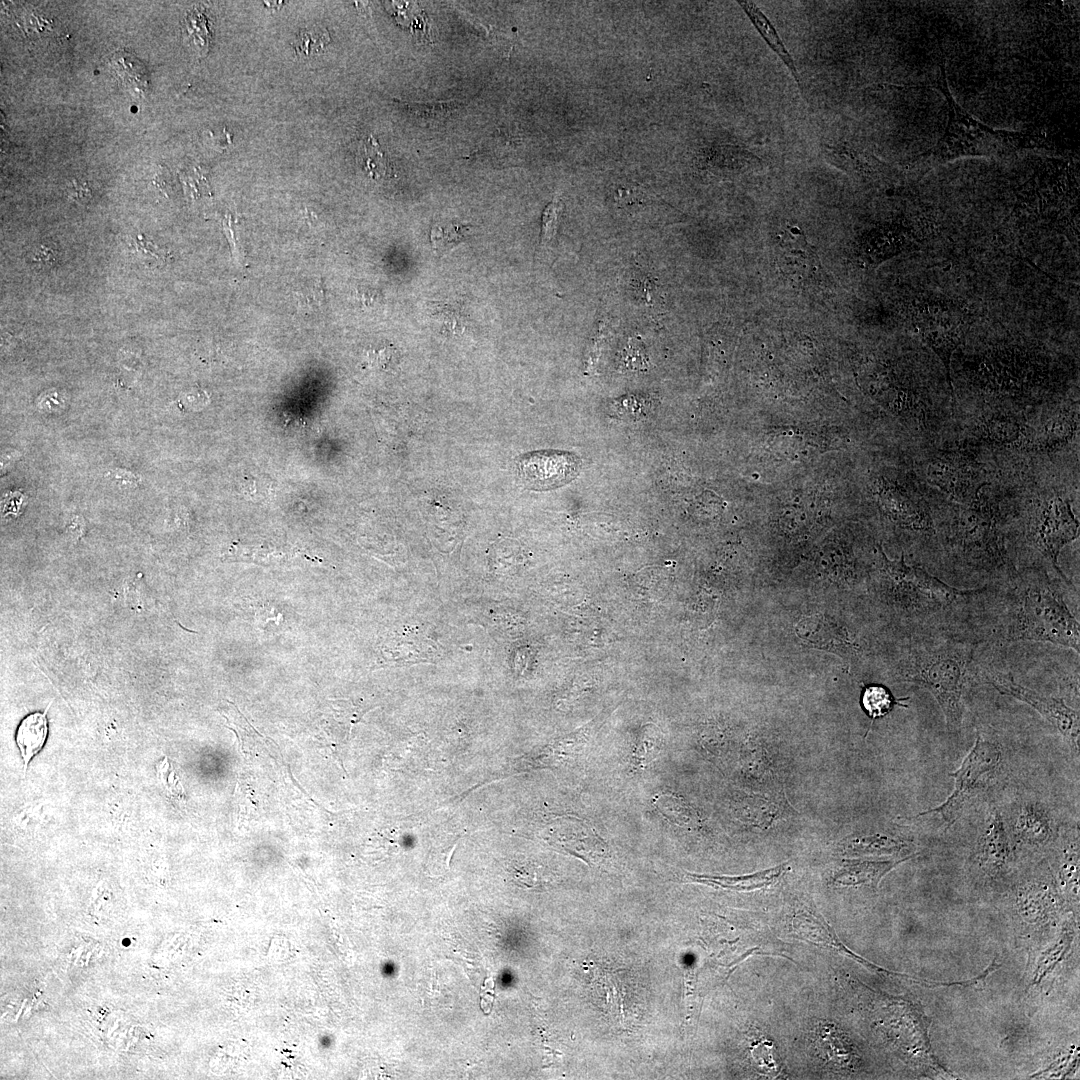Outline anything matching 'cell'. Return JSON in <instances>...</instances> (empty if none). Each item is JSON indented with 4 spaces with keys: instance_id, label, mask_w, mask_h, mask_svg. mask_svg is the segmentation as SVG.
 I'll list each match as a JSON object with an SVG mask.
<instances>
[{
    "instance_id": "obj_1",
    "label": "cell",
    "mask_w": 1080,
    "mask_h": 1080,
    "mask_svg": "<svg viewBox=\"0 0 1080 1080\" xmlns=\"http://www.w3.org/2000/svg\"><path fill=\"white\" fill-rule=\"evenodd\" d=\"M1062 589L1076 590L1037 567L1017 570L1006 581L993 584L983 614L982 644L1045 642L1079 654V622Z\"/></svg>"
},
{
    "instance_id": "obj_2",
    "label": "cell",
    "mask_w": 1080,
    "mask_h": 1080,
    "mask_svg": "<svg viewBox=\"0 0 1080 1080\" xmlns=\"http://www.w3.org/2000/svg\"><path fill=\"white\" fill-rule=\"evenodd\" d=\"M976 639L951 633L911 635L900 675L906 682L928 691L942 710L947 730L962 728L963 695L970 678H975Z\"/></svg>"
},
{
    "instance_id": "obj_3",
    "label": "cell",
    "mask_w": 1080,
    "mask_h": 1080,
    "mask_svg": "<svg viewBox=\"0 0 1080 1080\" xmlns=\"http://www.w3.org/2000/svg\"><path fill=\"white\" fill-rule=\"evenodd\" d=\"M940 538L957 575L972 588L998 584L1017 572L997 510L981 502L957 504L940 527Z\"/></svg>"
},
{
    "instance_id": "obj_4",
    "label": "cell",
    "mask_w": 1080,
    "mask_h": 1080,
    "mask_svg": "<svg viewBox=\"0 0 1080 1080\" xmlns=\"http://www.w3.org/2000/svg\"><path fill=\"white\" fill-rule=\"evenodd\" d=\"M939 67L935 87L945 98L948 121L941 139L923 156L940 164L971 156L1003 158L1031 145L1029 133L994 129L966 112L950 93L944 59Z\"/></svg>"
},
{
    "instance_id": "obj_5",
    "label": "cell",
    "mask_w": 1080,
    "mask_h": 1080,
    "mask_svg": "<svg viewBox=\"0 0 1080 1080\" xmlns=\"http://www.w3.org/2000/svg\"><path fill=\"white\" fill-rule=\"evenodd\" d=\"M907 326L942 361L953 397L951 360L972 325L971 309L957 298L940 292H915L904 305Z\"/></svg>"
},
{
    "instance_id": "obj_6",
    "label": "cell",
    "mask_w": 1080,
    "mask_h": 1080,
    "mask_svg": "<svg viewBox=\"0 0 1080 1080\" xmlns=\"http://www.w3.org/2000/svg\"><path fill=\"white\" fill-rule=\"evenodd\" d=\"M1078 534L1079 521L1066 496L1057 493L1044 496L1036 500L1027 515V544L1045 561L1053 577L1072 587L1058 565V556Z\"/></svg>"
},
{
    "instance_id": "obj_7",
    "label": "cell",
    "mask_w": 1080,
    "mask_h": 1080,
    "mask_svg": "<svg viewBox=\"0 0 1080 1080\" xmlns=\"http://www.w3.org/2000/svg\"><path fill=\"white\" fill-rule=\"evenodd\" d=\"M1002 761L1001 747L987 740L977 731L975 742L960 767L949 776L954 778V789L939 806L919 813L917 816L937 815L948 830L962 815L968 801L985 786L988 778L999 768Z\"/></svg>"
},
{
    "instance_id": "obj_8",
    "label": "cell",
    "mask_w": 1080,
    "mask_h": 1080,
    "mask_svg": "<svg viewBox=\"0 0 1080 1080\" xmlns=\"http://www.w3.org/2000/svg\"><path fill=\"white\" fill-rule=\"evenodd\" d=\"M975 679L991 685L1000 694L1017 699L1037 711L1063 737L1070 751L1079 756V711L1068 706L1063 699L1039 693L1017 683L1013 677L986 665H977Z\"/></svg>"
},
{
    "instance_id": "obj_9",
    "label": "cell",
    "mask_w": 1080,
    "mask_h": 1080,
    "mask_svg": "<svg viewBox=\"0 0 1080 1080\" xmlns=\"http://www.w3.org/2000/svg\"><path fill=\"white\" fill-rule=\"evenodd\" d=\"M969 377L993 392L1015 393L1039 378V368L1029 354L1015 347H1000L975 356L969 363Z\"/></svg>"
},
{
    "instance_id": "obj_10",
    "label": "cell",
    "mask_w": 1080,
    "mask_h": 1080,
    "mask_svg": "<svg viewBox=\"0 0 1080 1080\" xmlns=\"http://www.w3.org/2000/svg\"><path fill=\"white\" fill-rule=\"evenodd\" d=\"M930 484L938 487L957 504L972 505L980 500V490L988 482L985 471L970 455L957 451L941 452L926 468Z\"/></svg>"
},
{
    "instance_id": "obj_11",
    "label": "cell",
    "mask_w": 1080,
    "mask_h": 1080,
    "mask_svg": "<svg viewBox=\"0 0 1080 1080\" xmlns=\"http://www.w3.org/2000/svg\"><path fill=\"white\" fill-rule=\"evenodd\" d=\"M1002 817L1014 852L1016 849H1044L1051 846L1059 834L1060 827L1051 811L1035 799L1016 801Z\"/></svg>"
},
{
    "instance_id": "obj_12",
    "label": "cell",
    "mask_w": 1080,
    "mask_h": 1080,
    "mask_svg": "<svg viewBox=\"0 0 1080 1080\" xmlns=\"http://www.w3.org/2000/svg\"><path fill=\"white\" fill-rule=\"evenodd\" d=\"M517 469L527 488L545 491L572 481L579 473L580 460L569 452L540 450L519 457Z\"/></svg>"
},
{
    "instance_id": "obj_13",
    "label": "cell",
    "mask_w": 1080,
    "mask_h": 1080,
    "mask_svg": "<svg viewBox=\"0 0 1080 1080\" xmlns=\"http://www.w3.org/2000/svg\"><path fill=\"white\" fill-rule=\"evenodd\" d=\"M1013 854L1002 814L997 807L991 806L971 855L972 865L983 877L996 879L1007 872Z\"/></svg>"
},
{
    "instance_id": "obj_14",
    "label": "cell",
    "mask_w": 1080,
    "mask_h": 1080,
    "mask_svg": "<svg viewBox=\"0 0 1080 1080\" xmlns=\"http://www.w3.org/2000/svg\"><path fill=\"white\" fill-rule=\"evenodd\" d=\"M877 497L884 512L900 527L922 535H934L935 523L925 502L885 480L878 484Z\"/></svg>"
},
{
    "instance_id": "obj_15",
    "label": "cell",
    "mask_w": 1080,
    "mask_h": 1080,
    "mask_svg": "<svg viewBox=\"0 0 1080 1080\" xmlns=\"http://www.w3.org/2000/svg\"><path fill=\"white\" fill-rule=\"evenodd\" d=\"M922 245L910 228L890 224L865 233L859 242L858 252L866 265L876 266L904 252L917 251Z\"/></svg>"
},
{
    "instance_id": "obj_16",
    "label": "cell",
    "mask_w": 1080,
    "mask_h": 1080,
    "mask_svg": "<svg viewBox=\"0 0 1080 1080\" xmlns=\"http://www.w3.org/2000/svg\"><path fill=\"white\" fill-rule=\"evenodd\" d=\"M1053 848V874L1062 897L1078 906L1079 900V828L1059 830ZM1053 873V872H1052Z\"/></svg>"
},
{
    "instance_id": "obj_17",
    "label": "cell",
    "mask_w": 1080,
    "mask_h": 1080,
    "mask_svg": "<svg viewBox=\"0 0 1080 1080\" xmlns=\"http://www.w3.org/2000/svg\"><path fill=\"white\" fill-rule=\"evenodd\" d=\"M777 261L786 275L799 280L809 278L819 266L816 253L796 227H789L779 240Z\"/></svg>"
},
{
    "instance_id": "obj_18",
    "label": "cell",
    "mask_w": 1080,
    "mask_h": 1080,
    "mask_svg": "<svg viewBox=\"0 0 1080 1080\" xmlns=\"http://www.w3.org/2000/svg\"><path fill=\"white\" fill-rule=\"evenodd\" d=\"M977 432L989 443L1029 449L1034 430L1011 416L991 415L981 420Z\"/></svg>"
},
{
    "instance_id": "obj_19",
    "label": "cell",
    "mask_w": 1080,
    "mask_h": 1080,
    "mask_svg": "<svg viewBox=\"0 0 1080 1080\" xmlns=\"http://www.w3.org/2000/svg\"><path fill=\"white\" fill-rule=\"evenodd\" d=\"M786 863L776 867L741 876H712L705 874L686 873L688 881L704 884L712 887L733 890L753 891L768 888L784 875L788 870Z\"/></svg>"
},
{
    "instance_id": "obj_20",
    "label": "cell",
    "mask_w": 1080,
    "mask_h": 1080,
    "mask_svg": "<svg viewBox=\"0 0 1080 1080\" xmlns=\"http://www.w3.org/2000/svg\"><path fill=\"white\" fill-rule=\"evenodd\" d=\"M911 857L886 861L846 860L834 874L833 882L840 886L867 885L876 888L888 872Z\"/></svg>"
},
{
    "instance_id": "obj_21",
    "label": "cell",
    "mask_w": 1080,
    "mask_h": 1080,
    "mask_svg": "<svg viewBox=\"0 0 1080 1080\" xmlns=\"http://www.w3.org/2000/svg\"><path fill=\"white\" fill-rule=\"evenodd\" d=\"M793 928L802 938L809 941L826 945L837 949L840 953L851 957L852 959L860 962L870 970L873 968V964L857 956L853 952L849 951L836 937L833 930L827 925V923L815 913L811 911H800L793 919Z\"/></svg>"
},
{
    "instance_id": "obj_22",
    "label": "cell",
    "mask_w": 1080,
    "mask_h": 1080,
    "mask_svg": "<svg viewBox=\"0 0 1080 1080\" xmlns=\"http://www.w3.org/2000/svg\"><path fill=\"white\" fill-rule=\"evenodd\" d=\"M1077 413H1059L1033 432L1029 449L1053 451L1067 444L1078 428Z\"/></svg>"
},
{
    "instance_id": "obj_23",
    "label": "cell",
    "mask_w": 1080,
    "mask_h": 1080,
    "mask_svg": "<svg viewBox=\"0 0 1080 1080\" xmlns=\"http://www.w3.org/2000/svg\"><path fill=\"white\" fill-rule=\"evenodd\" d=\"M27 715L19 724L15 741L26 772L31 759L43 748L48 736L47 710Z\"/></svg>"
},
{
    "instance_id": "obj_24",
    "label": "cell",
    "mask_w": 1080,
    "mask_h": 1080,
    "mask_svg": "<svg viewBox=\"0 0 1080 1080\" xmlns=\"http://www.w3.org/2000/svg\"><path fill=\"white\" fill-rule=\"evenodd\" d=\"M738 4L745 11L750 21L765 40L767 45L779 56L784 65L788 68L789 72L795 79L800 91L803 93V87L800 75L798 73L796 64L793 57L786 48L784 42L778 35L775 27L765 14L755 5L749 1H738Z\"/></svg>"
},
{
    "instance_id": "obj_25",
    "label": "cell",
    "mask_w": 1080,
    "mask_h": 1080,
    "mask_svg": "<svg viewBox=\"0 0 1080 1080\" xmlns=\"http://www.w3.org/2000/svg\"><path fill=\"white\" fill-rule=\"evenodd\" d=\"M851 851L857 854L875 855H910L915 846L908 840L887 834H867L853 838L848 843Z\"/></svg>"
},
{
    "instance_id": "obj_26",
    "label": "cell",
    "mask_w": 1080,
    "mask_h": 1080,
    "mask_svg": "<svg viewBox=\"0 0 1080 1080\" xmlns=\"http://www.w3.org/2000/svg\"><path fill=\"white\" fill-rule=\"evenodd\" d=\"M589 729L584 728L557 741L551 747L531 757L527 762L535 767L560 764L576 758L588 742Z\"/></svg>"
},
{
    "instance_id": "obj_27",
    "label": "cell",
    "mask_w": 1080,
    "mask_h": 1080,
    "mask_svg": "<svg viewBox=\"0 0 1080 1080\" xmlns=\"http://www.w3.org/2000/svg\"><path fill=\"white\" fill-rule=\"evenodd\" d=\"M661 748V736L654 727L647 726L643 729L634 743L631 752V763L635 770H646L656 758Z\"/></svg>"
},
{
    "instance_id": "obj_28",
    "label": "cell",
    "mask_w": 1080,
    "mask_h": 1080,
    "mask_svg": "<svg viewBox=\"0 0 1080 1080\" xmlns=\"http://www.w3.org/2000/svg\"><path fill=\"white\" fill-rule=\"evenodd\" d=\"M467 227L455 222H437L430 231V241L434 251L440 255L455 248L465 239Z\"/></svg>"
},
{
    "instance_id": "obj_29",
    "label": "cell",
    "mask_w": 1080,
    "mask_h": 1080,
    "mask_svg": "<svg viewBox=\"0 0 1080 1080\" xmlns=\"http://www.w3.org/2000/svg\"><path fill=\"white\" fill-rule=\"evenodd\" d=\"M398 102L402 103V105L409 113L421 119L446 118L448 115H451L463 106L462 101L455 99L449 101H437L428 103L403 101Z\"/></svg>"
},
{
    "instance_id": "obj_30",
    "label": "cell",
    "mask_w": 1080,
    "mask_h": 1080,
    "mask_svg": "<svg viewBox=\"0 0 1080 1080\" xmlns=\"http://www.w3.org/2000/svg\"><path fill=\"white\" fill-rule=\"evenodd\" d=\"M894 705L891 693L881 685L867 686L862 694V706L874 720L890 712Z\"/></svg>"
},
{
    "instance_id": "obj_31",
    "label": "cell",
    "mask_w": 1080,
    "mask_h": 1080,
    "mask_svg": "<svg viewBox=\"0 0 1080 1080\" xmlns=\"http://www.w3.org/2000/svg\"><path fill=\"white\" fill-rule=\"evenodd\" d=\"M653 803L658 811L673 823L687 824L691 819L690 807L673 794H660Z\"/></svg>"
},
{
    "instance_id": "obj_32",
    "label": "cell",
    "mask_w": 1080,
    "mask_h": 1080,
    "mask_svg": "<svg viewBox=\"0 0 1080 1080\" xmlns=\"http://www.w3.org/2000/svg\"><path fill=\"white\" fill-rule=\"evenodd\" d=\"M360 156L363 168L370 177L374 179L384 177L387 172V163L376 139L369 137L362 143Z\"/></svg>"
},
{
    "instance_id": "obj_33",
    "label": "cell",
    "mask_w": 1080,
    "mask_h": 1080,
    "mask_svg": "<svg viewBox=\"0 0 1080 1080\" xmlns=\"http://www.w3.org/2000/svg\"><path fill=\"white\" fill-rule=\"evenodd\" d=\"M562 208L563 203L558 196H555L553 201L546 206L542 215V246H547L551 244L553 238L555 237L559 225Z\"/></svg>"
},
{
    "instance_id": "obj_34",
    "label": "cell",
    "mask_w": 1080,
    "mask_h": 1080,
    "mask_svg": "<svg viewBox=\"0 0 1080 1080\" xmlns=\"http://www.w3.org/2000/svg\"><path fill=\"white\" fill-rule=\"evenodd\" d=\"M752 1057L755 1064L762 1070L763 1073L768 1075L779 1074L778 1062L775 1059V1053L772 1043L769 1041H760L752 1047Z\"/></svg>"
},
{
    "instance_id": "obj_35",
    "label": "cell",
    "mask_w": 1080,
    "mask_h": 1080,
    "mask_svg": "<svg viewBox=\"0 0 1080 1080\" xmlns=\"http://www.w3.org/2000/svg\"><path fill=\"white\" fill-rule=\"evenodd\" d=\"M329 40L327 31H304L300 34L296 41V51L304 54H310L311 51H317L322 48L324 44Z\"/></svg>"
},
{
    "instance_id": "obj_36",
    "label": "cell",
    "mask_w": 1080,
    "mask_h": 1080,
    "mask_svg": "<svg viewBox=\"0 0 1080 1080\" xmlns=\"http://www.w3.org/2000/svg\"><path fill=\"white\" fill-rule=\"evenodd\" d=\"M297 300L303 309L318 307L325 300V290L321 283L313 282L299 290Z\"/></svg>"
},
{
    "instance_id": "obj_37",
    "label": "cell",
    "mask_w": 1080,
    "mask_h": 1080,
    "mask_svg": "<svg viewBox=\"0 0 1080 1080\" xmlns=\"http://www.w3.org/2000/svg\"><path fill=\"white\" fill-rule=\"evenodd\" d=\"M54 256H55V250L53 248H51V247L46 246V245L44 246V244L41 245L34 252V260L37 259L38 260L37 262L41 263V264H43V262H44L43 260H45V264H50L51 261H49V260H51V258L54 259Z\"/></svg>"
}]
</instances>
